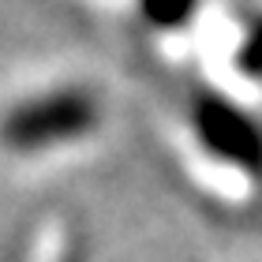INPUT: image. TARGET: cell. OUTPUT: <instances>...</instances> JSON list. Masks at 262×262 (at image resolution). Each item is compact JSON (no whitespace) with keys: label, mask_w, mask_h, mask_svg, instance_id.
<instances>
[{"label":"cell","mask_w":262,"mask_h":262,"mask_svg":"<svg viewBox=\"0 0 262 262\" xmlns=\"http://www.w3.org/2000/svg\"><path fill=\"white\" fill-rule=\"evenodd\" d=\"M109 127L105 86L79 71H49L0 98V158L41 165L94 146Z\"/></svg>","instance_id":"obj_1"},{"label":"cell","mask_w":262,"mask_h":262,"mask_svg":"<svg viewBox=\"0 0 262 262\" xmlns=\"http://www.w3.org/2000/svg\"><path fill=\"white\" fill-rule=\"evenodd\" d=\"M184 142L202 165L262 184V120L229 94H191L180 116Z\"/></svg>","instance_id":"obj_2"},{"label":"cell","mask_w":262,"mask_h":262,"mask_svg":"<svg viewBox=\"0 0 262 262\" xmlns=\"http://www.w3.org/2000/svg\"><path fill=\"white\" fill-rule=\"evenodd\" d=\"M131 15L150 38L158 41H176L184 34H191L202 15H206L210 0H127Z\"/></svg>","instance_id":"obj_3"}]
</instances>
